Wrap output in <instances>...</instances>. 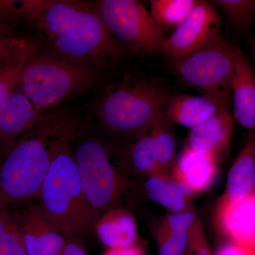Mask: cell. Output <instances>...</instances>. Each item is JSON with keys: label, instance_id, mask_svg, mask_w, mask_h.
<instances>
[{"label": "cell", "instance_id": "1", "mask_svg": "<svg viewBox=\"0 0 255 255\" xmlns=\"http://www.w3.org/2000/svg\"><path fill=\"white\" fill-rule=\"evenodd\" d=\"M83 132L68 117L55 141L49 169L36 200L42 216L66 238L93 231L100 216L87 201L72 145Z\"/></svg>", "mask_w": 255, "mask_h": 255}, {"label": "cell", "instance_id": "2", "mask_svg": "<svg viewBox=\"0 0 255 255\" xmlns=\"http://www.w3.org/2000/svg\"><path fill=\"white\" fill-rule=\"evenodd\" d=\"M34 22L64 60L99 65L121 54L95 5L51 0Z\"/></svg>", "mask_w": 255, "mask_h": 255}, {"label": "cell", "instance_id": "3", "mask_svg": "<svg viewBox=\"0 0 255 255\" xmlns=\"http://www.w3.org/2000/svg\"><path fill=\"white\" fill-rule=\"evenodd\" d=\"M67 118L43 116L36 127L1 152L0 204L16 209L36 200Z\"/></svg>", "mask_w": 255, "mask_h": 255}, {"label": "cell", "instance_id": "4", "mask_svg": "<svg viewBox=\"0 0 255 255\" xmlns=\"http://www.w3.org/2000/svg\"><path fill=\"white\" fill-rule=\"evenodd\" d=\"M100 77L97 65L38 55L36 52L21 72L18 91L43 114L50 107L92 88Z\"/></svg>", "mask_w": 255, "mask_h": 255}, {"label": "cell", "instance_id": "5", "mask_svg": "<svg viewBox=\"0 0 255 255\" xmlns=\"http://www.w3.org/2000/svg\"><path fill=\"white\" fill-rule=\"evenodd\" d=\"M169 97L163 89L149 82L122 84L100 99L96 117L108 131L136 140L163 115Z\"/></svg>", "mask_w": 255, "mask_h": 255}, {"label": "cell", "instance_id": "6", "mask_svg": "<svg viewBox=\"0 0 255 255\" xmlns=\"http://www.w3.org/2000/svg\"><path fill=\"white\" fill-rule=\"evenodd\" d=\"M233 55V46L219 32L199 49L176 62L174 70L184 83L229 109Z\"/></svg>", "mask_w": 255, "mask_h": 255}, {"label": "cell", "instance_id": "7", "mask_svg": "<svg viewBox=\"0 0 255 255\" xmlns=\"http://www.w3.org/2000/svg\"><path fill=\"white\" fill-rule=\"evenodd\" d=\"M74 156L87 201L101 217L117 204L124 179L114 167L107 146L97 137H82Z\"/></svg>", "mask_w": 255, "mask_h": 255}, {"label": "cell", "instance_id": "8", "mask_svg": "<svg viewBox=\"0 0 255 255\" xmlns=\"http://www.w3.org/2000/svg\"><path fill=\"white\" fill-rule=\"evenodd\" d=\"M96 9L112 36L141 54L162 51L164 37L145 6L135 0H100Z\"/></svg>", "mask_w": 255, "mask_h": 255}, {"label": "cell", "instance_id": "9", "mask_svg": "<svg viewBox=\"0 0 255 255\" xmlns=\"http://www.w3.org/2000/svg\"><path fill=\"white\" fill-rule=\"evenodd\" d=\"M221 21L214 5L199 1L182 24L168 38H164L162 51L174 61L199 49L220 32Z\"/></svg>", "mask_w": 255, "mask_h": 255}, {"label": "cell", "instance_id": "10", "mask_svg": "<svg viewBox=\"0 0 255 255\" xmlns=\"http://www.w3.org/2000/svg\"><path fill=\"white\" fill-rule=\"evenodd\" d=\"M24 239L28 255H60L66 238L41 214L33 202L12 211Z\"/></svg>", "mask_w": 255, "mask_h": 255}, {"label": "cell", "instance_id": "11", "mask_svg": "<svg viewBox=\"0 0 255 255\" xmlns=\"http://www.w3.org/2000/svg\"><path fill=\"white\" fill-rule=\"evenodd\" d=\"M38 113L21 92L14 91L0 102V149L4 152L41 122Z\"/></svg>", "mask_w": 255, "mask_h": 255}, {"label": "cell", "instance_id": "12", "mask_svg": "<svg viewBox=\"0 0 255 255\" xmlns=\"http://www.w3.org/2000/svg\"><path fill=\"white\" fill-rule=\"evenodd\" d=\"M231 81L233 115L241 127L255 130V71L240 47L233 46Z\"/></svg>", "mask_w": 255, "mask_h": 255}, {"label": "cell", "instance_id": "13", "mask_svg": "<svg viewBox=\"0 0 255 255\" xmlns=\"http://www.w3.org/2000/svg\"><path fill=\"white\" fill-rule=\"evenodd\" d=\"M234 130V120L229 109H220L211 118L190 129L188 147L216 157L228 150Z\"/></svg>", "mask_w": 255, "mask_h": 255}, {"label": "cell", "instance_id": "14", "mask_svg": "<svg viewBox=\"0 0 255 255\" xmlns=\"http://www.w3.org/2000/svg\"><path fill=\"white\" fill-rule=\"evenodd\" d=\"M223 232L233 243L255 250V194L223 201L219 212Z\"/></svg>", "mask_w": 255, "mask_h": 255}, {"label": "cell", "instance_id": "15", "mask_svg": "<svg viewBox=\"0 0 255 255\" xmlns=\"http://www.w3.org/2000/svg\"><path fill=\"white\" fill-rule=\"evenodd\" d=\"M221 108L226 107L206 96L177 95L169 97L164 114L169 122L191 129L211 118Z\"/></svg>", "mask_w": 255, "mask_h": 255}, {"label": "cell", "instance_id": "16", "mask_svg": "<svg viewBox=\"0 0 255 255\" xmlns=\"http://www.w3.org/2000/svg\"><path fill=\"white\" fill-rule=\"evenodd\" d=\"M96 236L108 248L132 246L137 239L135 220L128 211L113 208L106 211L94 227Z\"/></svg>", "mask_w": 255, "mask_h": 255}, {"label": "cell", "instance_id": "17", "mask_svg": "<svg viewBox=\"0 0 255 255\" xmlns=\"http://www.w3.org/2000/svg\"><path fill=\"white\" fill-rule=\"evenodd\" d=\"M216 157L186 147L176 166L177 180L184 183L193 191L205 190L216 176Z\"/></svg>", "mask_w": 255, "mask_h": 255}, {"label": "cell", "instance_id": "18", "mask_svg": "<svg viewBox=\"0 0 255 255\" xmlns=\"http://www.w3.org/2000/svg\"><path fill=\"white\" fill-rule=\"evenodd\" d=\"M255 177V130L230 170L224 200L236 201L253 193Z\"/></svg>", "mask_w": 255, "mask_h": 255}, {"label": "cell", "instance_id": "19", "mask_svg": "<svg viewBox=\"0 0 255 255\" xmlns=\"http://www.w3.org/2000/svg\"><path fill=\"white\" fill-rule=\"evenodd\" d=\"M145 187L151 200L175 213L181 212L184 209L187 198L194 193L184 183L158 174L149 177Z\"/></svg>", "mask_w": 255, "mask_h": 255}, {"label": "cell", "instance_id": "20", "mask_svg": "<svg viewBox=\"0 0 255 255\" xmlns=\"http://www.w3.org/2000/svg\"><path fill=\"white\" fill-rule=\"evenodd\" d=\"M195 221V214L191 211L178 212L167 219L169 232L159 239V255H185L189 244L188 233Z\"/></svg>", "mask_w": 255, "mask_h": 255}, {"label": "cell", "instance_id": "21", "mask_svg": "<svg viewBox=\"0 0 255 255\" xmlns=\"http://www.w3.org/2000/svg\"><path fill=\"white\" fill-rule=\"evenodd\" d=\"M198 2V0H152L150 13L161 30L176 29Z\"/></svg>", "mask_w": 255, "mask_h": 255}, {"label": "cell", "instance_id": "22", "mask_svg": "<svg viewBox=\"0 0 255 255\" xmlns=\"http://www.w3.org/2000/svg\"><path fill=\"white\" fill-rule=\"evenodd\" d=\"M38 48V43L33 42L27 48L0 63V102L16 91L25 65Z\"/></svg>", "mask_w": 255, "mask_h": 255}, {"label": "cell", "instance_id": "23", "mask_svg": "<svg viewBox=\"0 0 255 255\" xmlns=\"http://www.w3.org/2000/svg\"><path fill=\"white\" fill-rule=\"evenodd\" d=\"M0 255H28L12 211L0 204Z\"/></svg>", "mask_w": 255, "mask_h": 255}, {"label": "cell", "instance_id": "24", "mask_svg": "<svg viewBox=\"0 0 255 255\" xmlns=\"http://www.w3.org/2000/svg\"><path fill=\"white\" fill-rule=\"evenodd\" d=\"M128 156L136 173L148 177L159 173L155 142L151 133L137 139L129 149Z\"/></svg>", "mask_w": 255, "mask_h": 255}, {"label": "cell", "instance_id": "25", "mask_svg": "<svg viewBox=\"0 0 255 255\" xmlns=\"http://www.w3.org/2000/svg\"><path fill=\"white\" fill-rule=\"evenodd\" d=\"M51 0H22L0 1V21L6 20H26L34 22L46 9Z\"/></svg>", "mask_w": 255, "mask_h": 255}, {"label": "cell", "instance_id": "26", "mask_svg": "<svg viewBox=\"0 0 255 255\" xmlns=\"http://www.w3.org/2000/svg\"><path fill=\"white\" fill-rule=\"evenodd\" d=\"M166 117L164 114L152 128V135L155 142L156 154L159 170L172 162L175 151V139L170 132L166 129Z\"/></svg>", "mask_w": 255, "mask_h": 255}, {"label": "cell", "instance_id": "27", "mask_svg": "<svg viewBox=\"0 0 255 255\" xmlns=\"http://www.w3.org/2000/svg\"><path fill=\"white\" fill-rule=\"evenodd\" d=\"M214 4L227 16L233 26L243 28L255 12V0H216Z\"/></svg>", "mask_w": 255, "mask_h": 255}, {"label": "cell", "instance_id": "28", "mask_svg": "<svg viewBox=\"0 0 255 255\" xmlns=\"http://www.w3.org/2000/svg\"><path fill=\"white\" fill-rule=\"evenodd\" d=\"M33 43L18 36L9 25L0 21V63L27 48Z\"/></svg>", "mask_w": 255, "mask_h": 255}, {"label": "cell", "instance_id": "29", "mask_svg": "<svg viewBox=\"0 0 255 255\" xmlns=\"http://www.w3.org/2000/svg\"><path fill=\"white\" fill-rule=\"evenodd\" d=\"M187 255H211L207 244L201 236H191L189 238Z\"/></svg>", "mask_w": 255, "mask_h": 255}, {"label": "cell", "instance_id": "30", "mask_svg": "<svg viewBox=\"0 0 255 255\" xmlns=\"http://www.w3.org/2000/svg\"><path fill=\"white\" fill-rule=\"evenodd\" d=\"M216 255H255V250L233 243L223 246Z\"/></svg>", "mask_w": 255, "mask_h": 255}, {"label": "cell", "instance_id": "31", "mask_svg": "<svg viewBox=\"0 0 255 255\" xmlns=\"http://www.w3.org/2000/svg\"><path fill=\"white\" fill-rule=\"evenodd\" d=\"M103 255H143L141 247L136 243L122 248H108Z\"/></svg>", "mask_w": 255, "mask_h": 255}, {"label": "cell", "instance_id": "32", "mask_svg": "<svg viewBox=\"0 0 255 255\" xmlns=\"http://www.w3.org/2000/svg\"><path fill=\"white\" fill-rule=\"evenodd\" d=\"M253 194H255V180H254V187H253Z\"/></svg>", "mask_w": 255, "mask_h": 255}, {"label": "cell", "instance_id": "33", "mask_svg": "<svg viewBox=\"0 0 255 255\" xmlns=\"http://www.w3.org/2000/svg\"></svg>", "mask_w": 255, "mask_h": 255}]
</instances>
